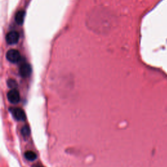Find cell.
I'll use <instances>...</instances> for the list:
<instances>
[{
    "instance_id": "1",
    "label": "cell",
    "mask_w": 167,
    "mask_h": 167,
    "mask_svg": "<svg viewBox=\"0 0 167 167\" xmlns=\"http://www.w3.org/2000/svg\"><path fill=\"white\" fill-rule=\"evenodd\" d=\"M6 57L8 61H9L11 63H16L20 61V59L21 58V55L18 50L12 49L7 52Z\"/></svg>"
},
{
    "instance_id": "2",
    "label": "cell",
    "mask_w": 167,
    "mask_h": 167,
    "mask_svg": "<svg viewBox=\"0 0 167 167\" xmlns=\"http://www.w3.org/2000/svg\"><path fill=\"white\" fill-rule=\"evenodd\" d=\"M10 112L13 115V118L17 121H25L26 114L22 109L20 108H11L9 109Z\"/></svg>"
},
{
    "instance_id": "3",
    "label": "cell",
    "mask_w": 167,
    "mask_h": 167,
    "mask_svg": "<svg viewBox=\"0 0 167 167\" xmlns=\"http://www.w3.org/2000/svg\"><path fill=\"white\" fill-rule=\"evenodd\" d=\"M7 99L12 104L16 105L20 101V93L17 89L11 90L7 93Z\"/></svg>"
},
{
    "instance_id": "4",
    "label": "cell",
    "mask_w": 167,
    "mask_h": 167,
    "mask_svg": "<svg viewBox=\"0 0 167 167\" xmlns=\"http://www.w3.org/2000/svg\"><path fill=\"white\" fill-rule=\"evenodd\" d=\"M20 39L19 33L16 31H11L6 35V41L9 45L17 44Z\"/></svg>"
},
{
    "instance_id": "5",
    "label": "cell",
    "mask_w": 167,
    "mask_h": 167,
    "mask_svg": "<svg viewBox=\"0 0 167 167\" xmlns=\"http://www.w3.org/2000/svg\"><path fill=\"white\" fill-rule=\"evenodd\" d=\"M31 73V67L28 63H24L19 68V74L23 78L29 77Z\"/></svg>"
},
{
    "instance_id": "6",
    "label": "cell",
    "mask_w": 167,
    "mask_h": 167,
    "mask_svg": "<svg viewBox=\"0 0 167 167\" xmlns=\"http://www.w3.org/2000/svg\"><path fill=\"white\" fill-rule=\"evenodd\" d=\"M25 17V11H19L17 12L15 16V20L18 25H22Z\"/></svg>"
},
{
    "instance_id": "7",
    "label": "cell",
    "mask_w": 167,
    "mask_h": 167,
    "mask_svg": "<svg viewBox=\"0 0 167 167\" xmlns=\"http://www.w3.org/2000/svg\"><path fill=\"white\" fill-rule=\"evenodd\" d=\"M24 157L27 161H33L36 159L37 157V154L30 150L26 152V153H24Z\"/></svg>"
},
{
    "instance_id": "8",
    "label": "cell",
    "mask_w": 167,
    "mask_h": 167,
    "mask_svg": "<svg viewBox=\"0 0 167 167\" xmlns=\"http://www.w3.org/2000/svg\"><path fill=\"white\" fill-rule=\"evenodd\" d=\"M30 129L28 126L25 125L22 127V128L21 129V133L23 137H28L30 135Z\"/></svg>"
},
{
    "instance_id": "9",
    "label": "cell",
    "mask_w": 167,
    "mask_h": 167,
    "mask_svg": "<svg viewBox=\"0 0 167 167\" xmlns=\"http://www.w3.org/2000/svg\"><path fill=\"white\" fill-rule=\"evenodd\" d=\"M7 86L8 87H10L11 90H13L17 88L18 86V84L14 79H9V80H7Z\"/></svg>"
},
{
    "instance_id": "10",
    "label": "cell",
    "mask_w": 167,
    "mask_h": 167,
    "mask_svg": "<svg viewBox=\"0 0 167 167\" xmlns=\"http://www.w3.org/2000/svg\"><path fill=\"white\" fill-rule=\"evenodd\" d=\"M32 167H43V166L41 165H35Z\"/></svg>"
}]
</instances>
